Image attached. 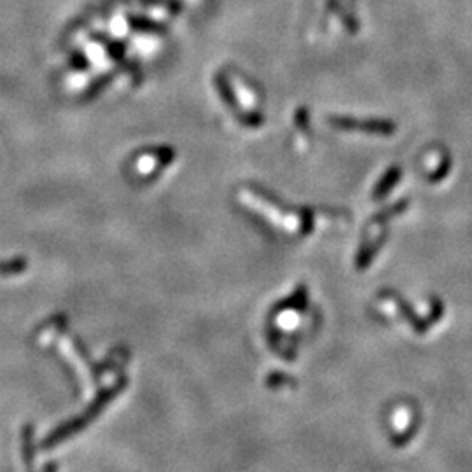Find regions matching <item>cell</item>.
<instances>
[{
  "instance_id": "obj_1",
  "label": "cell",
  "mask_w": 472,
  "mask_h": 472,
  "mask_svg": "<svg viewBox=\"0 0 472 472\" xmlns=\"http://www.w3.org/2000/svg\"><path fill=\"white\" fill-rule=\"evenodd\" d=\"M334 125L343 129H362L371 135H380V137H390L394 135L397 125L390 119H365V121H357L354 118H338L334 119Z\"/></svg>"
},
{
  "instance_id": "obj_2",
  "label": "cell",
  "mask_w": 472,
  "mask_h": 472,
  "mask_svg": "<svg viewBox=\"0 0 472 472\" xmlns=\"http://www.w3.org/2000/svg\"><path fill=\"white\" fill-rule=\"evenodd\" d=\"M401 175H402V170L399 168V166H390V168H388V170L383 174V177L380 179L376 188H374V198L380 199V198H383V196H387L388 192L395 188V184L401 181Z\"/></svg>"
},
{
  "instance_id": "obj_3",
  "label": "cell",
  "mask_w": 472,
  "mask_h": 472,
  "mask_svg": "<svg viewBox=\"0 0 472 472\" xmlns=\"http://www.w3.org/2000/svg\"><path fill=\"white\" fill-rule=\"evenodd\" d=\"M451 168H453V159H451V156L448 154V152H443V156H441V163L437 165V168L428 174V177H427L428 182H432V184H437V182L444 181V179L450 175Z\"/></svg>"
}]
</instances>
